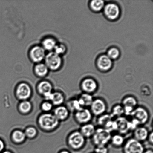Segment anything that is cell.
<instances>
[{"label":"cell","instance_id":"6da1fadb","mask_svg":"<svg viewBox=\"0 0 153 153\" xmlns=\"http://www.w3.org/2000/svg\"><path fill=\"white\" fill-rule=\"evenodd\" d=\"M111 132L106 129L98 127L91 138L93 144L95 146H106L110 142Z\"/></svg>","mask_w":153,"mask_h":153},{"label":"cell","instance_id":"7a4b0ae2","mask_svg":"<svg viewBox=\"0 0 153 153\" xmlns=\"http://www.w3.org/2000/svg\"><path fill=\"white\" fill-rule=\"evenodd\" d=\"M44 61V63L49 71H58L60 69L63 65L62 56L53 51L49 52L46 54Z\"/></svg>","mask_w":153,"mask_h":153},{"label":"cell","instance_id":"3957f363","mask_svg":"<svg viewBox=\"0 0 153 153\" xmlns=\"http://www.w3.org/2000/svg\"><path fill=\"white\" fill-rule=\"evenodd\" d=\"M86 139L79 131L72 132L68 138V143L70 147L75 151L82 149L85 146Z\"/></svg>","mask_w":153,"mask_h":153},{"label":"cell","instance_id":"277c9868","mask_svg":"<svg viewBox=\"0 0 153 153\" xmlns=\"http://www.w3.org/2000/svg\"><path fill=\"white\" fill-rule=\"evenodd\" d=\"M123 147V153H143L145 151L142 142L133 137L127 139L124 142Z\"/></svg>","mask_w":153,"mask_h":153},{"label":"cell","instance_id":"5b68a950","mask_svg":"<svg viewBox=\"0 0 153 153\" xmlns=\"http://www.w3.org/2000/svg\"><path fill=\"white\" fill-rule=\"evenodd\" d=\"M39 123L41 128L46 130H51L57 127L59 120L54 115L51 114H45L39 118Z\"/></svg>","mask_w":153,"mask_h":153},{"label":"cell","instance_id":"8992f818","mask_svg":"<svg viewBox=\"0 0 153 153\" xmlns=\"http://www.w3.org/2000/svg\"><path fill=\"white\" fill-rule=\"evenodd\" d=\"M46 55V51L41 45H35L30 49L28 52V57L34 64L42 62L44 60Z\"/></svg>","mask_w":153,"mask_h":153},{"label":"cell","instance_id":"52a82bcc","mask_svg":"<svg viewBox=\"0 0 153 153\" xmlns=\"http://www.w3.org/2000/svg\"><path fill=\"white\" fill-rule=\"evenodd\" d=\"M89 107L93 116L97 117L106 113L107 108L105 101L100 98L94 99Z\"/></svg>","mask_w":153,"mask_h":153},{"label":"cell","instance_id":"ba28073f","mask_svg":"<svg viewBox=\"0 0 153 153\" xmlns=\"http://www.w3.org/2000/svg\"><path fill=\"white\" fill-rule=\"evenodd\" d=\"M130 117L137 120L141 125H143L148 122L149 119V112L145 108L137 106L133 111Z\"/></svg>","mask_w":153,"mask_h":153},{"label":"cell","instance_id":"9c48e42d","mask_svg":"<svg viewBox=\"0 0 153 153\" xmlns=\"http://www.w3.org/2000/svg\"><path fill=\"white\" fill-rule=\"evenodd\" d=\"M93 116L89 109L84 108L75 112L74 117L78 124L82 125L90 123L92 120Z\"/></svg>","mask_w":153,"mask_h":153},{"label":"cell","instance_id":"30bf717a","mask_svg":"<svg viewBox=\"0 0 153 153\" xmlns=\"http://www.w3.org/2000/svg\"><path fill=\"white\" fill-rule=\"evenodd\" d=\"M103 13L108 19L111 20H114L119 17L120 10L117 4L110 3L105 6L103 8Z\"/></svg>","mask_w":153,"mask_h":153},{"label":"cell","instance_id":"8fae6325","mask_svg":"<svg viewBox=\"0 0 153 153\" xmlns=\"http://www.w3.org/2000/svg\"><path fill=\"white\" fill-rule=\"evenodd\" d=\"M80 88L82 93L92 94L97 91L98 85L92 78H85L81 82Z\"/></svg>","mask_w":153,"mask_h":153},{"label":"cell","instance_id":"7c38bea8","mask_svg":"<svg viewBox=\"0 0 153 153\" xmlns=\"http://www.w3.org/2000/svg\"><path fill=\"white\" fill-rule=\"evenodd\" d=\"M114 118L110 114L105 113L98 117L97 123L99 127L106 129L111 132L113 131Z\"/></svg>","mask_w":153,"mask_h":153},{"label":"cell","instance_id":"4fadbf2b","mask_svg":"<svg viewBox=\"0 0 153 153\" xmlns=\"http://www.w3.org/2000/svg\"><path fill=\"white\" fill-rule=\"evenodd\" d=\"M31 93L30 87L26 82H21L18 85L16 88V95L20 100H25L29 98Z\"/></svg>","mask_w":153,"mask_h":153},{"label":"cell","instance_id":"5bb4252c","mask_svg":"<svg viewBox=\"0 0 153 153\" xmlns=\"http://www.w3.org/2000/svg\"><path fill=\"white\" fill-rule=\"evenodd\" d=\"M97 67L100 70L106 71L111 68L112 61L107 55H103L97 58Z\"/></svg>","mask_w":153,"mask_h":153},{"label":"cell","instance_id":"9a60e30c","mask_svg":"<svg viewBox=\"0 0 153 153\" xmlns=\"http://www.w3.org/2000/svg\"><path fill=\"white\" fill-rule=\"evenodd\" d=\"M117 125V130L119 134L123 135L130 131L128 128L129 120L125 117L115 118Z\"/></svg>","mask_w":153,"mask_h":153},{"label":"cell","instance_id":"2e32d148","mask_svg":"<svg viewBox=\"0 0 153 153\" xmlns=\"http://www.w3.org/2000/svg\"><path fill=\"white\" fill-rule=\"evenodd\" d=\"M58 43L54 37L51 36H48L42 39L40 45L46 51L50 52L53 51Z\"/></svg>","mask_w":153,"mask_h":153},{"label":"cell","instance_id":"e0dca14e","mask_svg":"<svg viewBox=\"0 0 153 153\" xmlns=\"http://www.w3.org/2000/svg\"><path fill=\"white\" fill-rule=\"evenodd\" d=\"M133 131V138L136 140L142 143L147 140L149 132L146 127L140 126Z\"/></svg>","mask_w":153,"mask_h":153},{"label":"cell","instance_id":"ac0fdd59","mask_svg":"<svg viewBox=\"0 0 153 153\" xmlns=\"http://www.w3.org/2000/svg\"><path fill=\"white\" fill-rule=\"evenodd\" d=\"M96 129L95 126L94 124L88 123L82 125L79 131L85 139L90 138L94 135Z\"/></svg>","mask_w":153,"mask_h":153},{"label":"cell","instance_id":"d6986e66","mask_svg":"<svg viewBox=\"0 0 153 153\" xmlns=\"http://www.w3.org/2000/svg\"><path fill=\"white\" fill-rule=\"evenodd\" d=\"M49 71L45 64L43 62H40L35 64L33 68L34 74L39 78L45 77L48 74Z\"/></svg>","mask_w":153,"mask_h":153},{"label":"cell","instance_id":"ffe728a7","mask_svg":"<svg viewBox=\"0 0 153 153\" xmlns=\"http://www.w3.org/2000/svg\"><path fill=\"white\" fill-rule=\"evenodd\" d=\"M94 99L92 94L82 93L77 100L81 107L87 108L90 107Z\"/></svg>","mask_w":153,"mask_h":153},{"label":"cell","instance_id":"44dd1931","mask_svg":"<svg viewBox=\"0 0 153 153\" xmlns=\"http://www.w3.org/2000/svg\"><path fill=\"white\" fill-rule=\"evenodd\" d=\"M69 115V111L65 106H61L55 109L54 115L58 120L66 119Z\"/></svg>","mask_w":153,"mask_h":153},{"label":"cell","instance_id":"7402d4cb","mask_svg":"<svg viewBox=\"0 0 153 153\" xmlns=\"http://www.w3.org/2000/svg\"><path fill=\"white\" fill-rule=\"evenodd\" d=\"M37 89L39 92L44 95L48 93L52 92V84L47 80H42L39 82L37 85Z\"/></svg>","mask_w":153,"mask_h":153},{"label":"cell","instance_id":"603a6c76","mask_svg":"<svg viewBox=\"0 0 153 153\" xmlns=\"http://www.w3.org/2000/svg\"><path fill=\"white\" fill-rule=\"evenodd\" d=\"M125 142V139L123 136L119 133L112 136L110 141L112 145L116 148L123 146Z\"/></svg>","mask_w":153,"mask_h":153},{"label":"cell","instance_id":"cb8c5ba5","mask_svg":"<svg viewBox=\"0 0 153 153\" xmlns=\"http://www.w3.org/2000/svg\"><path fill=\"white\" fill-rule=\"evenodd\" d=\"M121 104L123 106H130L135 108L137 106L138 102L137 99L133 96H127L123 99Z\"/></svg>","mask_w":153,"mask_h":153},{"label":"cell","instance_id":"d4e9b609","mask_svg":"<svg viewBox=\"0 0 153 153\" xmlns=\"http://www.w3.org/2000/svg\"><path fill=\"white\" fill-rule=\"evenodd\" d=\"M112 118H115L123 116L124 114L123 106L121 104H116L112 107L111 113Z\"/></svg>","mask_w":153,"mask_h":153},{"label":"cell","instance_id":"484cf974","mask_svg":"<svg viewBox=\"0 0 153 153\" xmlns=\"http://www.w3.org/2000/svg\"><path fill=\"white\" fill-rule=\"evenodd\" d=\"M90 6L91 10L93 11L98 12L104 8V1L101 0H94L91 1Z\"/></svg>","mask_w":153,"mask_h":153},{"label":"cell","instance_id":"4316f807","mask_svg":"<svg viewBox=\"0 0 153 153\" xmlns=\"http://www.w3.org/2000/svg\"><path fill=\"white\" fill-rule=\"evenodd\" d=\"M67 48L65 44L62 43H58L53 51L57 54L62 56L66 53Z\"/></svg>","mask_w":153,"mask_h":153},{"label":"cell","instance_id":"83f0119b","mask_svg":"<svg viewBox=\"0 0 153 153\" xmlns=\"http://www.w3.org/2000/svg\"><path fill=\"white\" fill-rule=\"evenodd\" d=\"M64 100V96L62 93L59 92L53 93V97L51 100L53 104L55 105L61 104Z\"/></svg>","mask_w":153,"mask_h":153},{"label":"cell","instance_id":"f1b7e54d","mask_svg":"<svg viewBox=\"0 0 153 153\" xmlns=\"http://www.w3.org/2000/svg\"><path fill=\"white\" fill-rule=\"evenodd\" d=\"M13 138L17 143H21L25 140V133L19 130H16L13 133Z\"/></svg>","mask_w":153,"mask_h":153},{"label":"cell","instance_id":"f546056e","mask_svg":"<svg viewBox=\"0 0 153 153\" xmlns=\"http://www.w3.org/2000/svg\"><path fill=\"white\" fill-rule=\"evenodd\" d=\"M107 55L111 60L116 59L120 56V51L116 48H111L108 51Z\"/></svg>","mask_w":153,"mask_h":153},{"label":"cell","instance_id":"4dcf8cb0","mask_svg":"<svg viewBox=\"0 0 153 153\" xmlns=\"http://www.w3.org/2000/svg\"><path fill=\"white\" fill-rule=\"evenodd\" d=\"M68 105L70 110L73 111L74 112L77 111L82 108L81 107L80 105H79L77 99H74V100H71L69 102Z\"/></svg>","mask_w":153,"mask_h":153},{"label":"cell","instance_id":"1f68e13d","mask_svg":"<svg viewBox=\"0 0 153 153\" xmlns=\"http://www.w3.org/2000/svg\"><path fill=\"white\" fill-rule=\"evenodd\" d=\"M31 108V103L27 101L22 102L19 105V109L22 113H27L30 111Z\"/></svg>","mask_w":153,"mask_h":153},{"label":"cell","instance_id":"d6a6232c","mask_svg":"<svg viewBox=\"0 0 153 153\" xmlns=\"http://www.w3.org/2000/svg\"><path fill=\"white\" fill-rule=\"evenodd\" d=\"M37 133V130L35 128L33 127H30L26 129L25 133V136H27L28 137L33 138L35 137Z\"/></svg>","mask_w":153,"mask_h":153},{"label":"cell","instance_id":"836d02e7","mask_svg":"<svg viewBox=\"0 0 153 153\" xmlns=\"http://www.w3.org/2000/svg\"><path fill=\"white\" fill-rule=\"evenodd\" d=\"M94 153H109V149L106 146H96Z\"/></svg>","mask_w":153,"mask_h":153},{"label":"cell","instance_id":"e575fe53","mask_svg":"<svg viewBox=\"0 0 153 153\" xmlns=\"http://www.w3.org/2000/svg\"><path fill=\"white\" fill-rule=\"evenodd\" d=\"M42 108L43 110L45 111H49L51 110L52 108V105L49 102H45L42 104Z\"/></svg>","mask_w":153,"mask_h":153},{"label":"cell","instance_id":"d590c367","mask_svg":"<svg viewBox=\"0 0 153 153\" xmlns=\"http://www.w3.org/2000/svg\"><path fill=\"white\" fill-rule=\"evenodd\" d=\"M46 100H52L53 97V93L52 92L48 93L43 95Z\"/></svg>","mask_w":153,"mask_h":153},{"label":"cell","instance_id":"8d00e7d4","mask_svg":"<svg viewBox=\"0 0 153 153\" xmlns=\"http://www.w3.org/2000/svg\"><path fill=\"white\" fill-rule=\"evenodd\" d=\"M149 144L153 145V132L151 131L149 133V135L148 136L147 140Z\"/></svg>","mask_w":153,"mask_h":153},{"label":"cell","instance_id":"74e56055","mask_svg":"<svg viewBox=\"0 0 153 153\" xmlns=\"http://www.w3.org/2000/svg\"><path fill=\"white\" fill-rule=\"evenodd\" d=\"M4 143L3 141L0 139V152L3 150L4 148Z\"/></svg>","mask_w":153,"mask_h":153},{"label":"cell","instance_id":"f35d334b","mask_svg":"<svg viewBox=\"0 0 153 153\" xmlns=\"http://www.w3.org/2000/svg\"><path fill=\"white\" fill-rule=\"evenodd\" d=\"M143 153H153V151L152 149H148L144 151Z\"/></svg>","mask_w":153,"mask_h":153},{"label":"cell","instance_id":"ab89813d","mask_svg":"<svg viewBox=\"0 0 153 153\" xmlns=\"http://www.w3.org/2000/svg\"><path fill=\"white\" fill-rule=\"evenodd\" d=\"M59 153H70V152H69V151H67L64 150L62 151H61Z\"/></svg>","mask_w":153,"mask_h":153},{"label":"cell","instance_id":"60d3db41","mask_svg":"<svg viewBox=\"0 0 153 153\" xmlns=\"http://www.w3.org/2000/svg\"><path fill=\"white\" fill-rule=\"evenodd\" d=\"M1 153H12L10 152V151H4V152H1Z\"/></svg>","mask_w":153,"mask_h":153}]
</instances>
